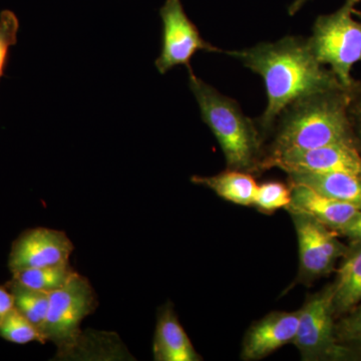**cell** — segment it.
Masks as SVG:
<instances>
[{
	"mask_svg": "<svg viewBox=\"0 0 361 361\" xmlns=\"http://www.w3.org/2000/svg\"><path fill=\"white\" fill-rule=\"evenodd\" d=\"M262 78L267 104L256 123L264 141L280 111L298 97L318 90L343 87L329 68L317 61L308 37L286 35L274 42L223 51Z\"/></svg>",
	"mask_w": 361,
	"mask_h": 361,
	"instance_id": "6da1fadb",
	"label": "cell"
},
{
	"mask_svg": "<svg viewBox=\"0 0 361 361\" xmlns=\"http://www.w3.org/2000/svg\"><path fill=\"white\" fill-rule=\"evenodd\" d=\"M348 106V89L344 87L311 92L287 104L268 135L265 159L329 145H355Z\"/></svg>",
	"mask_w": 361,
	"mask_h": 361,
	"instance_id": "7a4b0ae2",
	"label": "cell"
},
{
	"mask_svg": "<svg viewBox=\"0 0 361 361\" xmlns=\"http://www.w3.org/2000/svg\"><path fill=\"white\" fill-rule=\"evenodd\" d=\"M188 73L202 120L219 142L227 169L250 174L263 171L264 139L256 120L246 116L234 99L197 77L193 68H189Z\"/></svg>",
	"mask_w": 361,
	"mask_h": 361,
	"instance_id": "3957f363",
	"label": "cell"
},
{
	"mask_svg": "<svg viewBox=\"0 0 361 361\" xmlns=\"http://www.w3.org/2000/svg\"><path fill=\"white\" fill-rule=\"evenodd\" d=\"M361 0H345L334 13L316 18L308 37L311 51L346 89L355 82L351 70L361 63V21L353 18V11Z\"/></svg>",
	"mask_w": 361,
	"mask_h": 361,
	"instance_id": "277c9868",
	"label": "cell"
},
{
	"mask_svg": "<svg viewBox=\"0 0 361 361\" xmlns=\"http://www.w3.org/2000/svg\"><path fill=\"white\" fill-rule=\"evenodd\" d=\"M97 307V294L87 278L75 275L63 288L49 293L42 334L58 348L59 356L73 355L82 345L80 325Z\"/></svg>",
	"mask_w": 361,
	"mask_h": 361,
	"instance_id": "5b68a950",
	"label": "cell"
},
{
	"mask_svg": "<svg viewBox=\"0 0 361 361\" xmlns=\"http://www.w3.org/2000/svg\"><path fill=\"white\" fill-rule=\"evenodd\" d=\"M298 329L292 343L303 360H341L348 349L337 339L334 322V286L311 296L300 308Z\"/></svg>",
	"mask_w": 361,
	"mask_h": 361,
	"instance_id": "8992f818",
	"label": "cell"
},
{
	"mask_svg": "<svg viewBox=\"0 0 361 361\" xmlns=\"http://www.w3.org/2000/svg\"><path fill=\"white\" fill-rule=\"evenodd\" d=\"M160 16L163 33L161 51L155 66L161 75L179 66L189 70L196 52H223L202 37L198 27L185 13L180 0H166L161 7Z\"/></svg>",
	"mask_w": 361,
	"mask_h": 361,
	"instance_id": "52a82bcc",
	"label": "cell"
},
{
	"mask_svg": "<svg viewBox=\"0 0 361 361\" xmlns=\"http://www.w3.org/2000/svg\"><path fill=\"white\" fill-rule=\"evenodd\" d=\"M289 213L298 240L301 277L307 280L329 274L337 259L348 252L337 240V232L306 214Z\"/></svg>",
	"mask_w": 361,
	"mask_h": 361,
	"instance_id": "ba28073f",
	"label": "cell"
},
{
	"mask_svg": "<svg viewBox=\"0 0 361 361\" xmlns=\"http://www.w3.org/2000/svg\"><path fill=\"white\" fill-rule=\"evenodd\" d=\"M281 169L287 174L344 173L361 179V154L355 145L334 144L320 148L288 151L267 157L262 170Z\"/></svg>",
	"mask_w": 361,
	"mask_h": 361,
	"instance_id": "9c48e42d",
	"label": "cell"
},
{
	"mask_svg": "<svg viewBox=\"0 0 361 361\" xmlns=\"http://www.w3.org/2000/svg\"><path fill=\"white\" fill-rule=\"evenodd\" d=\"M73 242L65 232L35 228L23 232L11 247L8 268L11 273L32 268L70 264Z\"/></svg>",
	"mask_w": 361,
	"mask_h": 361,
	"instance_id": "30bf717a",
	"label": "cell"
},
{
	"mask_svg": "<svg viewBox=\"0 0 361 361\" xmlns=\"http://www.w3.org/2000/svg\"><path fill=\"white\" fill-rule=\"evenodd\" d=\"M299 316L300 310L293 312L274 311L254 323L244 337L242 360H262L282 346L292 343L298 329Z\"/></svg>",
	"mask_w": 361,
	"mask_h": 361,
	"instance_id": "8fae6325",
	"label": "cell"
},
{
	"mask_svg": "<svg viewBox=\"0 0 361 361\" xmlns=\"http://www.w3.org/2000/svg\"><path fill=\"white\" fill-rule=\"evenodd\" d=\"M290 186L291 203L286 210L306 214L334 231L341 232L361 212L357 207L318 193L305 185Z\"/></svg>",
	"mask_w": 361,
	"mask_h": 361,
	"instance_id": "7c38bea8",
	"label": "cell"
},
{
	"mask_svg": "<svg viewBox=\"0 0 361 361\" xmlns=\"http://www.w3.org/2000/svg\"><path fill=\"white\" fill-rule=\"evenodd\" d=\"M153 356L156 361H200L186 331L178 319L172 304L159 310L154 336Z\"/></svg>",
	"mask_w": 361,
	"mask_h": 361,
	"instance_id": "4fadbf2b",
	"label": "cell"
},
{
	"mask_svg": "<svg viewBox=\"0 0 361 361\" xmlns=\"http://www.w3.org/2000/svg\"><path fill=\"white\" fill-rule=\"evenodd\" d=\"M291 184H301L336 200L361 209V179L344 173L289 174Z\"/></svg>",
	"mask_w": 361,
	"mask_h": 361,
	"instance_id": "5bb4252c",
	"label": "cell"
},
{
	"mask_svg": "<svg viewBox=\"0 0 361 361\" xmlns=\"http://www.w3.org/2000/svg\"><path fill=\"white\" fill-rule=\"evenodd\" d=\"M191 182L208 188L228 202L240 206H254L259 185L250 173L227 170L215 176H193Z\"/></svg>",
	"mask_w": 361,
	"mask_h": 361,
	"instance_id": "9a60e30c",
	"label": "cell"
},
{
	"mask_svg": "<svg viewBox=\"0 0 361 361\" xmlns=\"http://www.w3.org/2000/svg\"><path fill=\"white\" fill-rule=\"evenodd\" d=\"M353 251L339 268L334 286V310L336 314L349 312L361 303V243H355Z\"/></svg>",
	"mask_w": 361,
	"mask_h": 361,
	"instance_id": "2e32d148",
	"label": "cell"
},
{
	"mask_svg": "<svg viewBox=\"0 0 361 361\" xmlns=\"http://www.w3.org/2000/svg\"><path fill=\"white\" fill-rule=\"evenodd\" d=\"M77 274L68 264L18 271L13 273V279L35 290L51 293L65 287Z\"/></svg>",
	"mask_w": 361,
	"mask_h": 361,
	"instance_id": "e0dca14e",
	"label": "cell"
},
{
	"mask_svg": "<svg viewBox=\"0 0 361 361\" xmlns=\"http://www.w3.org/2000/svg\"><path fill=\"white\" fill-rule=\"evenodd\" d=\"M6 287L13 294L16 310L42 332L49 310V293L30 288L14 279L7 282Z\"/></svg>",
	"mask_w": 361,
	"mask_h": 361,
	"instance_id": "ac0fdd59",
	"label": "cell"
},
{
	"mask_svg": "<svg viewBox=\"0 0 361 361\" xmlns=\"http://www.w3.org/2000/svg\"><path fill=\"white\" fill-rule=\"evenodd\" d=\"M0 337L16 344L47 342L42 332L16 307L0 322Z\"/></svg>",
	"mask_w": 361,
	"mask_h": 361,
	"instance_id": "d6986e66",
	"label": "cell"
},
{
	"mask_svg": "<svg viewBox=\"0 0 361 361\" xmlns=\"http://www.w3.org/2000/svg\"><path fill=\"white\" fill-rule=\"evenodd\" d=\"M291 203V186L278 180H270L258 187L254 206L263 213H273Z\"/></svg>",
	"mask_w": 361,
	"mask_h": 361,
	"instance_id": "ffe728a7",
	"label": "cell"
},
{
	"mask_svg": "<svg viewBox=\"0 0 361 361\" xmlns=\"http://www.w3.org/2000/svg\"><path fill=\"white\" fill-rule=\"evenodd\" d=\"M18 30L20 21L16 13L8 9L2 11L0 13V80L6 71L9 49L18 42Z\"/></svg>",
	"mask_w": 361,
	"mask_h": 361,
	"instance_id": "44dd1931",
	"label": "cell"
},
{
	"mask_svg": "<svg viewBox=\"0 0 361 361\" xmlns=\"http://www.w3.org/2000/svg\"><path fill=\"white\" fill-rule=\"evenodd\" d=\"M337 339L341 343L361 344V304L336 324Z\"/></svg>",
	"mask_w": 361,
	"mask_h": 361,
	"instance_id": "7402d4cb",
	"label": "cell"
},
{
	"mask_svg": "<svg viewBox=\"0 0 361 361\" xmlns=\"http://www.w3.org/2000/svg\"><path fill=\"white\" fill-rule=\"evenodd\" d=\"M348 113L355 146L361 154V80H355L348 89Z\"/></svg>",
	"mask_w": 361,
	"mask_h": 361,
	"instance_id": "603a6c76",
	"label": "cell"
},
{
	"mask_svg": "<svg viewBox=\"0 0 361 361\" xmlns=\"http://www.w3.org/2000/svg\"><path fill=\"white\" fill-rule=\"evenodd\" d=\"M14 310V299L6 286H0V322Z\"/></svg>",
	"mask_w": 361,
	"mask_h": 361,
	"instance_id": "cb8c5ba5",
	"label": "cell"
},
{
	"mask_svg": "<svg viewBox=\"0 0 361 361\" xmlns=\"http://www.w3.org/2000/svg\"><path fill=\"white\" fill-rule=\"evenodd\" d=\"M339 233L353 240L355 243H361V212Z\"/></svg>",
	"mask_w": 361,
	"mask_h": 361,
	"instance_id": "d4e9b609",
	"label": "cell"
},
{
	"mask_svg": "<svg viewBox=\"0 0 361 361\" xmlns=\"http://www.w3.org/2000/svg\"><path fill=\"white\" fill-rule=\"evenodd\" d=\"M310 0H293V2L288 7V14L289 16H295L297 13L301 11L302 7L305 6V4H307Z\"/></svg>",
	"mask_w": 361,
	"mask_h": 361,
	"instance_id": "484cf974",
	"label": "cell"
},
{
	"mask_svg": "<svg viewBox=\"0 0 361 361\" xmlns=\"http://www.w3.org/2000/svg\"><path fill=\"white\" fill-rule=\"evenodd\" d=\"M353 14H355V16H357V18H360L361 20V11H356V9H355V11H353Z\"/></svg>",
	"mask_w": 361,
	"mask_h": 361,
	"instance_id": "4316f807",
	"label": "cell"
}]
</instances>
